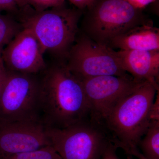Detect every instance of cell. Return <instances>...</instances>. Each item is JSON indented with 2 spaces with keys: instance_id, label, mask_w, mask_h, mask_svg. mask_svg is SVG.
<instances>
[{
  "instance_id": "obj_1",
  "label": "cell",
  "mask_w": 159,
  "mask_h": 159,
  "mask_svg": "<svg viewBox=\"0 0 159 159\" xmlns=\"http://www.w3.org/2000/svg\"><path fill=\"white\" fill-rule=\"evenodd\" d=\"M41 74V121L46 127L65 128L89 119V107L82 82L66 63L55 61Z\"/></svg>"
},
{
  "instance_id": "obj_2",
  "label": "cell",
  "mask_w": 159,
  "mask_h": 159,
  "mask_svg": "<svg viewBox=\"0 0 159 159\" xmlns=\"http://www.w3.org/2000/svg\"><path fill=\"white\" fill-rule=\"evenodd\" d=\"M159 86L144 81L117 102L102 125L111 142L128 153L145 159L138 145L150 125V111Z\"/></svg>"
},
{
  "instance_id": "obj_3",
  "label": "cell",
  "mask_w": 159,
  "mask_h": 159,
  "mask_svg": "<svg viewBox=\"0 0 159 159\" xmlns=\"http://www.w3.org/2000/svg\"><path fill=\"white\" fill-rule=\"evenodd\" d=\"M84 11L66 5L42 11L26 6L20 8L16 16L24 28L33 32L44 54L48 53L55 61L66 63L78 34Z\"/></svg>"
},
{
  "instance_id": "obj_4",
  "label": "cell",
  "mask_w": 159,
  "mask_h": 159,
  "mask_svg": "<svg viewBox=\"0 0 159 159\" xmlns=\"http://www.w3.org/2000/svg\"><path fill=\"white\" fill-rule=\"evenodd\" d=\"M81 23L83 34L108 46L114 38L129 29L153 22L125 0H96L85 11Z\"/></svg>"
},
{
  "instance_id": "obj_5",
  "label": "cell",
  "mask_w": 159,
  "mask_h": 159,
  "mask_svg": "<svg viewBox=\"0 0 159 159\" xmlns=\"http://www.w3.org/2000/svg\"><path fill=\"white\" fill-rule=\"evenodd\" d=\"M46 131L62 159H101L111 142L104 127L89 119L65 128L46 127Z\"/></svg>"
},
{
  "instance_id": "obj_6",
  "label": "cell",
  "mask_w": 159,
  "mask_h": 159,
  "mask_svg": "<svg viewBox=\"0 0 159 159\" xmlns=\"http://www.w3.org/2000/svg\"><path fill=\"white\" fill-rule=\"evenodd\" d=\"M7 70L0 98V121H41L39 78Z\"/></svg>"
},
{
  "instance_id": "obj_7",
  "label": "cell",
  "mask_w": 159,
  "mask_h": 159,
  "mask_svg": "<svg viewBox=\"0 0 159 159\" xmlns=\"http://www.w3.org/2000/svg\"><path fill=\"white\" fill-rule=\"evenodd\" d=\"M66 64L69 70L79 79L104 75L131 76L122 67L117 51L96 42L82 33L77 35Z\"/></svg>"
},
{
  "instance_id": "obj_8",
  "label": "cell",
  "mask_w": 159,
  "mask_h": 159,
  "mask_svg": "<svg viewBox=\"0 0 159 159\" xmlns=\"http://www.w3.org/2000/svg\"><path fill=\"white\" fill-rule=\"evenodd\" d=\"M79 79L88 101L89 119L102 125L106 117L117 102L144 82L135 80L131 76L112 75Z\"/></svg>"
},
{
  "instance_id": "obj_9",
  "label": "cell",
  "mask_w": 159,
  "mask_h": 159,
  "mask_svg": "<svg viewBox=\"0 0 159 159\" xmlns=\"http://www.w3.org/2000/svg\"><path fill=\"white\" fill-rule=\"evenodd\" d=\"M50 145L41 121H0V159Z\"/></svg>"
},
{
  "instance_id": "obj_10",
  "label": "cell",
  "mask_w": 159,
  "mask_h": 159,
  "mask_svg": "<svg viewBox=\"0 0 159 159\" xmlns=\"http://www.w3.org/2000/svg\"><path fill=\"white\" fill-rule=\"evenodd\" d=\"M38 40L31 30L24 28L3 49L2 57L8 70L41 74L47 65Z\"/></svg>"
},
{
  "instance_id": "obj_11",
  "label": "cell",
  "mask_w": 159,
  "mask_h": 159,
  "mask_svg": "<svg viewBox=\"0 0 159 159\" xmlns=\"http://www.w3.org/2000/svg\"><path fill=\"white\" fill-rule=\"evenodd\" d=\"M122 67L135 80L159 86V51L119 50Z\"/></svg>"
},
{
  "instance_id": "obj_12",
  "label": "cell",
  "mask_w": 159,
  "mask_h": 159,
  "mask_svg": "<svg viewBox=\"0 0 159 159\" xmlns=\"http://www.w3.org/2000/svg\"><path fill=\"white\" fill-rule=\"evenodd\" d=\"M108 47L119 50L159 51V29L152 25L136 26L114 38Z\"/></svg>"
},
{
  "instance_id": "obj_13",
  "label": "cell",
  "mask_w": 159,
  "mask_h": 159,
  "mask_svg": "<svg viewBox=\"0 0 159 159\" xmlns=\"http://www.w3.org/2000/svg\"><path fill=\"white\" fill-rule=\"evenodd\" d=\"M138 147L145 159H159V121L151 122Z\"/></svg>"
},
{
  "instance_id": "obj_14",
  "label": "cell",
  "mask_w": 159,
  "mask_h": 159,
  "mask_svg": "<svg viewBox=\"0 0 159 159\" xmlns=\"http://www.w3.org/2000/svg\"><path fill=\"white\" fill-rule=\"evenodd\" d=\"M22 24L16 16L0 13V55L3 49L23 29Z\"/></svg>"
},
{
  "instance_id": "obj_15",
  "label": "cell",
  "mask_w": 159,
  "mask_h": 159,
  "mask_svg": "<svg viewBox=\"0 0 159 159\" xmlns=\"http://www.w3.org/2000/svg\"><path fill=\"white\" fill-rule=\"evenodd\" d=\"M1 159H62L52 145Z\"/></svg>"
},
{
  "instance_id": "obj_16",
  "label": "cell",
  "mask_w": 159,
  "mask_h": 159,
  "mask_svg": "<svg viewBox=\"0 0 159 159\" xmlns=\"http://www.w3.org/2000/svg\"><path fill=\"white\" fill-rule=\"evenodd\" d=\"M66 5V0H24V7L31 6L36 11H42Z\"/></svg>"
},
{
  "instance_id": "obj_17",
  "label": "cell",
  "mask_w": 159,
  "mask_h": 159,
  "mask_svg": "<svg viewBox=\"0 0 159 159\" xmlns=\"http://www.w3.org/2000/svg\"><path fill=\"white\" fill-rule=\"evenodd\" d=\"M19 10L17 0H0V13L6 11L16 16Z\"/></svg>"
},
{
  "instance_id": "obj_18",
  "label": "cell",
  "mask_w": 159,
  "mask_h": 159,
  "mask_svg": "<svg viewBox=\"0 0 159 159\" xmlns=\"http://www.w3.org/2000/svg\"><path fill=\"white\" fill-rule=\"evenodd\" d=\"M117 147L110 142L106 148L101 159H119L117 156Z\"/></svg>"
},
{
  "instance_id": "obj_19",
  "label": "cell",
  "mask_w": 159,
  "mask_h": 159,
  "mask_svg": "<svg viewBox=\"0 0 159 159\" xmlns=\"http://www.w3.org/2000/svg\"><path fill=\"white\" fill-rule=\"evenodd\" d=\"M96 0H69L77 9L84 11L92 5Z\"/></svg>"
},
{
  "instance_id": "obj_20",
  "label": "cell",
  "mask_w": 159,
  "mask_h": 159,
  "mask_svg": "<svg viewBox=\"0 0 159 159\" xmlns=\"http://www.w3.org/2000/svg\"><path fill=\"white\" fill-rule=\"evenodd\" d=\"M134 6V8L143 10L147 6L151 3L155 2L156 0H125Z\"/></svg>"
},
{
  "instance_id": "obj_21",
  "label": "cell",
  "mask_w": 159,
  "mask_h": 159,
  "mask_svg": "<svg viewBox=\"0 0 159 159\" xmlns=\"http://www.w3.org/2000/svg\"><path fill=\"white\" fill-rule=\"evenodd\" d=\"M150 119L151 122L159 121V93L154 101L150 111Z\"/></svg>"
},
{
  "instance_id": "obj_22",
  "label": "cell",
  "mask_w": 159,
  "mask_h": 159,
  "mask_svg": "<svg viewBox=\"0 0 159 159\" xmlns=\"http://www.w3.org/2000/svg\"><path fill=\"white\" fill-rule=\"evenodd\" d=\"M7 72V69L4 64L2 55H0V98L2 92L4 83L6 80Z\"/></svg>"
},
{
  "instance_id": "obj_23",
  "label": "cell",
  "mask_w": 159,
  "mask_h": 159,
  "mask_svg": "<svg viewBox=\"0 0 159 159\" xmlns=\"http://www.w3.org/2000/svg\"><path fill=\"white\" fill-rule=\"evenodd\" d=\"M17 2L20 9L24 7V0H17Z\"/></svg>"
}]
</instances>
